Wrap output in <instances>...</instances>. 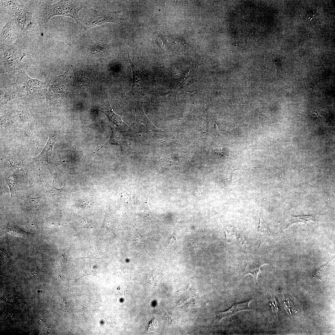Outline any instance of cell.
I'll return each instance as SVG.
<instances>
[{
    "instance_id": "obj_1",
    "label": "cell",
    "mask_w": 335,
    "mask_h": 335,
    "mask_svg": "<svg viewBox=\"0 0 335 335\" xmlns=\"http://www.w3.org/2000/svg\"><path fill=\"white\" fill-rule=\"evenodd\" d=\"M83 7V3L79 1L60 0L53 3L48 1L40 5L37 14L39 20L43 23L57 15L71 17L78 23V13Z\"/></svg>"
},
{
    "instance_id": "obj_2",
    "label": "cell",
    "mask_w": 335,
    "mask_h": 335,
    "mask_svg": "<svg viewBox=\"0 0 335 335\" xmlns=\"http://www.w3.org/2000/svg\"><path fill=\"white\" fill-rule=\"evenodd\" d=\"M16 82L22 85L26 91L25 98L27 101L43 102L46 101V94L48 84L47 78L42 82L29 77L24 70L18 73Z\"/></svg>"
},
{
    "instance_id": "obj_3",
    "label": "cell",
    "mask_w": 335,
    "mask_h": 335,
    "mask_svg": "<svg viewBox=\"0 0 335 335\" xmlns=\"http://www.w3.org/2000/svg\"><path fill=\"white\" fill-rule=\"evenodd\" d=\"M0 48L3 54L1 71L16 75L25 70L22 60L26 54L21 51L16 42L10 45L0 44Z\"/></svg>"
},
{
    "instance_id": "obj_4",
    "label": "cell",
    "mask_w": 335,
    "mask_h": 335,
    "mask_svg": "<svg viewBox=\"0 0 335 335\" xmlns=\"http://www.w3.org/2000/svg\"><path fill=\"white\" fill-rule=\"evenodd\" d=\"M143 101H138L135 107L136 119L129 127L128 135L140 133H148L154 137L159 132L145 114L143 109Z\"/></svg>"
},
{
    "instance_id": "obj_5",
    "label": "cell",
    "mask_w": 335,
    "mask_h": 335,
    "mask_svg": "<svg viewBox=\"0 0 335 335\" xmlns=\"http://www.w3.org/2000/svg\"><path fill=\"white\" fill-rule=\"evenodd\" d=\"M16 26L19 39L35 29L37 21L31 11L21 4L11 16Z\"/></svg>"
},
{
    "instance_id": "obj_6",
    "label": "cell",
    "mask_w": 335,
    "mask_h": 335,
    "mask_svg": "<svg viewBox=\"0 0 335 335\" xmlns=\"http://www.w3.org/2000/svg\"><path fill=\"white\" fill-rule=\"evenodd\" d=\"M122 19L117 12L109 11L104 7L90 8L83 21V25L89 28L111 22L120 23Z\"/></svg>"
},
{
    "instance_id": "obj_7",
    "label": "cell",
    "mask_w": 335,
    "mask_h": 335,
    "mask_svg": "<svg viewBox=\"0 0 335 335\" xmlns=\"http://www.w3.org/2000/svg\"><path fill=\"white\" fill-rule=\"evenodd\" d=\"M128 54L133 74L132 87L128 94L131 96L139 97L144 95L147 91L149 82L148 78L147 75L140 70L131 61L128 49Z\"/></svg>"
},
{
    "instance_id": "obj_8",
    "label": "cell",
    "mask_w": 335,
    "mask_h": 335,
    "mask_svg": "<svg viewBox=\"0 0 335 335\" xmlns=\"http://www.w3.org/2000/svg\"><path fill=\"white\" fill-rule=\"evenodd\" d=\"M15 84H11L3 87H1L0 105L3 106L11 100L26 95L25 89L22 85L20 87Z\"/></svg>"
},
{
    "instance_id": "obj_9",
    "label": "cell",
    "mask_w": 335,
    "mask_h": 335,
    "mask_svg": "<svg viewBox=\"0 0 335 335\" xmlns=\"http://www.w3.org/2000/svg\"><path fill=\"white\" fill-rule=\"evenodd\" d=\"M98 110L105 114L111 123L115 124L122 131L128 135L129 127L122 121L119 116L114 112L108 99L105 100L99 106Z\"/></svg>"
},
{
    "instance_id": "obj_10",
    "label": "cell",
    "mask_w": 335,
    "mask_h": 335,
    "mask_svg": "<svg viewBox=\"0 0 335 335\" xmlns=\"http://www.w3.org/2000/svg\"><path fill=\"white\" fill-rule=\"evenodd\" d=\"M19 39L17 30L13 20L10 18L3 27L0 34V44L10 45L16 42Z\"/></svg>"
},
{
    "instance_id": "obj_11",
    "label": "cell",
    "mask_w": 335,
    "mask_h": 335,
    "mask_svg": "<svg viewBox=\"0 0 335 335\" xmlns=\"http://www.w3.org/2000/svg\"><path fill=\"white\" fill-rule=\"evenodd\" d=\"M109 126L111 130L110 138L108 141L98 150L106 145H115L120 147L121 154H125L128 149V141L126 138V136L127 135L111 123Z\"/></svg>"
},
{
    "instance_id": "obj_12",
    "label": "cell",
    "mask_w": 335,
    "mask_h": 335,
    "mask_svg": "<svg viewBox=\"0 0 335 335\" xmlns=\"http://www.w3.org/2000/svg\"><path fill=\"white\" fill-rule=\"evenodd\" d=\"M268 263L261 259H257L248 261L247 263L245 269L240 275V279H242L245 275L250 274L253 277L254 281L257 282L258 274L260 271L261 267Z\"/></svg>"
},
{
    "instance_id": "obj_13",
    "label": "cell",
    "mask_w": 335,
    "mask_h": 335,
    "mask_svg": "<svg viewBox=\"0 0 335 335\" xmlns=\"http://www.w3.org/2000/svg\"><path fill=\"white\" fill-rule=\"evenodd\" d=\"M57 141L56 134L53 132L49 136L48 141L41 153L33 159L36 161H45L47 162L51 166L52 165L49 163L48 158L53 153V149L55 143Z\"/></svg>"
},
{
    "instance_id": "obj_14",
    "label": "cell",
    "mask_w": 335,
    "mask_h": 335,
    "mask_svg": "<svg viewBox=\"0 0 335 335\" xmlns=\"http://www.w3.org/2000/svg\"><path fill=\"white\" fill-rule=\"evenodd\" d=\"M252 299L253 298H251L245 302L236 303L226 311L222 312L219 311L217 312V319L219 320L223 318L228 317L240 311L251 310L250 308L249 305Z\"/></svg>"
},
{
    "instance_id": "obj_15",
    "label": "cell",
    "mask_w": 335,
    "mask_h": 335,
    "mask_svg": "<svg viewBox=\"0 0 335 335\" xmlns=\"http://www.w3.org/2000/svg\"><path fill=\"white\" fill-rule=\"evenodd\" d=\"M322 216L321 215L317 214L309 216H291L287 220L284 229L288 228L294 223L303 222L306 224L310 221H314L316 222L318 225V222L321 219Z\"/></svg>"
},
{
    "instance_id": "obj_16",
    "label": "cell",
    "mask_w": 335,
    "mask_h": 335,
    "mask_svg": "<svg viewBox=\"0 0 335 335\" xmlns=\"http://www.w3.org/2000/svg\"><path fill=\"white\" fill-rule=\"evenodd\" d=\"M5 233H8L14 236H17L29 240L33 235V233L24 230L17 225L8 219V222L4 228Z\"/></svg>"
},
{
    "instance_id": "obj_17",
    "label": "cell",
    "mask_w": 335,
    "mask_h": 335,
    "mask_svg": "<svg viewBox=\"0 0 335 335\" xmlns=\"http://www.w3.org/2000/svg\"><path fill=\"white\" fill-rule=\"evenodd\" d=\"M108 48V45L104 40L94 44L90 50L91 54L94 57L98 58L103 56Z\"/></svg>"
},
{
    "instance_id": "obj_18",
    "label": "cell",
    "mask_w": 335,
    "mask_h": 335,
    "mask_svg": "<svg viewBox=\"0 0 335 335\" xmlns=\"http://www.w3.org/2000/svg\"><path fill=\"white\" fill-rule=\"evenodd\" d=\"M258 232L260 240L259 248L268 237L269 233V229L267 225L260 217Z\"/></svg>"
},
{
    "instance_id": "obj_19",
    "label": "cell",
    "mask_w": 335,
    "mask_h": 335,
    "mask_svg": "<svg viewBox=\"0 0 335 335\" xmlns=\"http://www.w3.org/2000/svg\"><path fill=\"white\" fill-rule=\"evenodd\" d=\"M283 306L286 313L291 317L298 314L295 307L287 297L284 300Z\"/></svg>"
},
{
    "instance_id": "obj_20",
    "label": "cell",
    "mask_w": 335,
    "mask_h": 335,
    "mask_svg": "<svg viewBox=\"0 0 335 335\" xmlns=\"http://www.w3.org/2000/svg\"><path fill=\"white\" fill-rule=\"evenodd\" d=\"M15 117L11 114H6L0 117L1 125L7 127H11L15 122Z\"/></svg>"
},
{
    "instance_id": "obj_21",
    "label": "cell",
    "mask_w": 335,
    "mask_h": 335,
    "mask_svg": "<svg viewBox=\"0 0 335 335\" xmlns=\"http://www.w3.org/2000/svg\"><path fill=\"white\" fill-rule=\"evenodd\" d=\"M41 197L37 192L31 194L28 198L29 205L32 208H36L39 205Z\"/></svg>"
},
{
    "instance_id": "obj_22",
    "label": "cell",
    "mask_w": 335,
    "mask_h": 335,
    "mask_svg": "<svg viewBox=\"0 0 335 335\" xmlns=\"http://www.w3.org/2000/svg\"><path fill=\"white\" fill-rule=\"evenodd\" d=\"M18 114L21 120L24 122L30 120L33 116L30 110L26 107L19 111Z\"/></svg>"
},
{
    "instance_id": "obj_23",
    "label": "cell",
    "mask_w": 335,
    "mask_h": 335,
    "mask_svg": "<svg viewBox=\"0 0 335 335\" xmlns=\"http://www.w3.org/2000/svg\"><path fill=\"white\" fill-rule=\"evenodd\" d=\"M15 173L10 176L7 180L11 195L12 193L15 191L17 187V181Z\"/></svg>"
},
{
    "instance_id": "obj_24",
    "label": "cell",
    "mask_w": 335,
    "mask_h": 335,
    "mask_svg": "<svg viewBox=\"0 0 335 335\" xmlns=\"http://www.w3.org/2000/svg\"><path fill=\"white\" fill-rule=\"evenodd\" d=\"M93 200L90 196L83 197L79 200L78 203L81 208H89L92 205Z\"/></svg>"
},
{
    "instance_id": "obj_25",
    "label": "cell",
    "mask_w": 335,
    "mask_h": 335,
    "mask_svg": "<svg viewBox=\"0 0 335 335\" xmlns=\"http://www.w3.org/2000/svg\"><path fill=\"white\" fill-rule=\"evenodd\" d=\"M269 303L275 318L277 319L278 312L279 309V304L274 296H271Z\"/></svg>"
},
{
    "instance_id": "obj_26",
    "label": "cell",
    "mask_w": 335,
    "mask_h": 335,
    "mask_svg": "<svg viewBox=\"0 0 335 335\" xmlns=\"http://www.w3.org/2000/svg\"><path fill=\"white\" fill-rule=\"evenodd\" d=\"M78 223L82 227L86 229H91L93 226L92 221L86 217L80 219L78 220Z\"/></svg>"
},
{
    "instance_id": "obj_27",
    "label": "cell",
    "mask_w": 335,
    "mask_h": 335,
    "mask_svg": "<svg viewBox=\"0 0 335 335\" xmlns=\"http://www.w3.org/2000/svg\"><path fill=\"white\" fill-rule=\"evenodd\" d=\"M50 192L52 195L57 197L64 196L66 193V189L64 187L59 189L53 187L50 189Z\"/></svg>"
},
{
    "instance_id": "obj_28",
    "label": "cell",
    "mask_w": 335,
    "mask_h": 335,
    "mask_svg": "<svg viewBox=\"0 0 335 335\" xmlns=\"http://www.w3.org/2000/svg\"><path fill=\"white\" fill-rule=\"evenodd\" d=\"M12 166L15 167L21 168L22 164L21 162L18 158L13 156H10L7 158Z\"/></svg>"
},
{
    "instance_id": "obj_29",
    "label": "cell",
    "mask_w": 335,
    "mask_h": 335,
    "mask_svg": "<svg viewBox=\"0 0 335 335\" xmlns=\"http://www.w3.org/2000/svg\"><path fill=\"white\" fill-rule=\"evenodd\" d=\"M56 217H50L46 218L45 223L47 226L51 227H53L58 224V222Z\"/></svg>"
},
{
    "instance_id": "obj_30",
    "label": "cell",
    "mask_w": 335,
    "mask_h": 335,
    "mask_svg": "<svg viewBox=\"0 0 335 335\" xmlns=\"http://www.w3.org/2000/svg\"><path fill=\"white\" fill-rule=\"evenodd\" d=\"M158 322L156 319H153L150 322L147 329V332L155 330L158 327Z\"/></svg>"
},
{
    "instance_id": "obj_31",
    "label": "cell",
    "mask_w": 335,
    "mask_h": 335,
    "mask_svg": "<svg viewBox=\"0 0 335 335\" xmlns=\"http://www.w3.org/2000/svg\"><path fill=\"white\" fill-rule=\"evenodd\" d=\"M1 252L2 259H3V261L7 263H11V258L5 249L3 248H2L1 249Z\"/></svg>"
},
{
    "instance_id": "obj_32",
    "label": "cell",
    "mask_w": 335,
    "mask_h": 335,
    "mask_svg": "<svg viewBox=\"0 0 335 335\" xmlns=\"http://www.w3.org/2000/svg\"><path fill=\"white\" fill-rule=\"evenodd\" d=\"M328 264H326L319 268V269L317 270L315 275H314L313 277H317L319 278L321 273L325 270L328 267Z\"/></svg>"
}]
</instances>
